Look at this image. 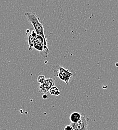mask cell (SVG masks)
<instances>
[{
  "label": "cell",
  "mask_w": 118,
  "mask_h": 130,
  "mask_svg": "<svg viewBox=\"0 0 118 130\" xmlns=\"http://www.w3.org/2000/svg\"><path fill=\"white\" fill-rule=\"evenodd\" d=\"M25 16L33 25L35 32L37 35L41 36L43 38L45 43L47 45L46 37L45 36L44 27L40 21V18L37 17L35 13L27 12L25 14Z\"/></svg>",
  "instance_id": "cell-1"
},
{
  "label": "cell",
  "mask_w": 118,
  "mask_h": 130,
  "mask_svg": "<svg viewBox=\"0 0 118 130\" xmlns=\"http://www.w3.org/2000/svg\"><path fill=\"white\" fill-rule=\"evenodd\" d=\"M52 69L54 73V75L57 77L61 81L65 83L68 85L70 78L74 75V74L70 72L68 69L59 66V65H54L52 66Z\"/></svg>",
  "instance_id": "cell-2"
},
{
  "label": "cell",
  "mask_w": 118,
  "mask_h": 130,
  "mask_svg": "<svg viewBox=\"0 0 118 130\" xmlns=\"http://www.w3.org/2000/svg\"><path fill=\"white\" fill-rule=\"evenodd\" d=\"M33 48L39 51L41 56L43 58L47 57L50 52L47 45L45 43L43 38L37 34L34 38Z\"/></svg>",
  "instance_id": "cell-3"
},
{
  "label": "cell",
  "mask_w": 118,
  "mask_h": 130,
  "mask_svg": "<svg viewBox=\"0 0 118 130\" xmlns=\"http://www.w3.org/2000/svg\"><path fill=\"white\" fill-rule=\"evenodd\" d=\"M89 119L85 115H82L81 120L76 123H72L70 124L74 130H86L87 126Z\"/></svg>",
  "instance_id": "cell-4"
},
{
  "label": "cell",
  "mask_w": 118,
  "mask_h": 130,
  "mask_svg": "<svg viewBox=\"0 0 118 130\" xmlns=\"http://www.w3.org/2000/svg\"><path fill=\"white\" fill-rule=\"evenodd\" d=\"M37 34L35 31H32L31 34L28 35V37L26 38V39L28 40V45L29 46V51H31L33 48V42H34V38L36 36Z\"/></svg>",
  "instance_id": "cell-5"
},
{
  "label": "cell",
  "mask_w": 118,
  "mask_h": 130,
  "mask_svg": "<svg viewBox=\"0 0 118 130\" xmlns=\"http://www.w3.org/2000/svg\"><path fill=\"white\" fill-rule=\"evenodd\" d=\"M82 115L78 112H73L70 116V120L72 123H76L82 119Z\"/></svg>",
  "instance_id": "cell-6"
},
{
  "label": "cell",
  "mask_w": 118,
  "mask_h": 130,
  "mask_svg": "<svg viewBox=\"0 0 118 130\" xmlns=\"http://www.w3.org/2000/svg\"><path fill=\"white\" fill-rule=\"evenodd\" d=\"M49 89L48 88V87L45 85V84L44 83L42 84H40V87H39V92L40 93L42 94H46L48 92H49Z\"/></svg>",
  "instance_id": "cell-7"
},
{
  "label": "cell",
  "mask_w": 118,
  "mask_h": 130,
  "mask_svg": "<svg viewBox=\"0 0 118 130\" xmlns=\"http://www.w3.org/2000/svg\"><path fill=\"white\" fill-rule=\"evenodd\" d=\"M50 94L52 96H58L61 94L60 92L59 91V89L55 86H53L52 87L49 91Z\"/></svg>",
  "instance_id": "cell-8"
},
{
  "label": "cell",
  "mask_w": 118,
  "mask_h": 130,
  "mask_svg": "<svg viewBox=\"0 0 118 130\" xmlns=\"http://www.w3.org/2000/svg\"><path fill=\"white\" fill-rule=\"evenodd\" d=\"M44 83L48 87V88L49 89H50L52 87L54 86L55 81L53 79H52V78H48V79H46Z\"/></svg>",
  "instance_id": "cell-9"
},
{
  "label": "cell",
  "mask_w": 118,
  "mask_h": 130,
  "mask_svg": "<svg viewBox=\"0 0 118 130\" xmlns=\"http://www.w3.org/2000/svg\"><path fill=\"white\" fill-rule=\"evenodd\" d=\"M45 77L43 75H40L37 78V82L39 84H40V85L43 84L45 81Z\"/></svg>",
  "instance_id": "cell-10"
},
{
  "label": "cell",
  "mask_w": 118,
  "mask_h": 130,
  "mask_svg": "<svg viewBox=\"0 0 118 130\" xmlns=\"http://www.w3.org/2000/svg\"><path fill=\"white\" fill-rule=\"evenodd\" d=\"M64 130H74L73 127H72V126L70 125H67L65 127Z\"/></svg>",
  "instance_id": "cell-11"
},
{
  "label": "cell",
  "mask_w": 118,
  "mask_h": 130,
  "mask_svg": "<svg viewBox=\"0 0 118 130\" xmlns=\"http://www.w3.org/2000/svg\"><path fill=\"white\" fill-rule=\"evenodd\" d=\"M42 98H43V99H46L47 98V95L45 94H43V96H42Z\"/></svg>",
  "instance_id": "cell-12"
},
{
  "label": "cell",
  "mask_w": 118,
  "mask_h": 130,
  "mask_svg": "<svg viewBox=\"0 0 118 130\" xmlns=\"http://www.w3.org/2000/svg\"></svg>",
  "instance_id": "cell-13"
}]
</instances>
